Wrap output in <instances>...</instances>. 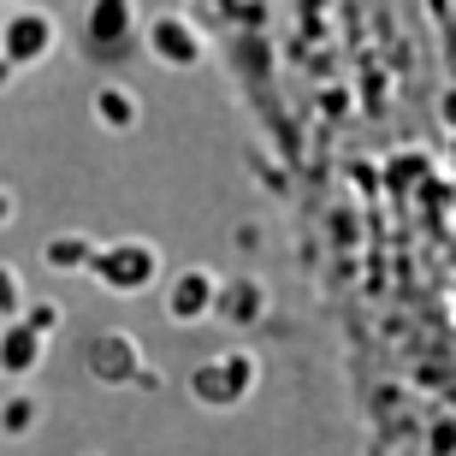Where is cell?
<instances>
[{
    "label": "cell",
    "mask_w": 456,
    "mask_h": 456,
    "mask_svg": "<svg viewBox=\"0 0 456 456\" xmlns=\"http://www.w3.org/2000/svg\"><path fill=\"white\" fill-rule=\"evenodd\" d=\"M89 279L118 297H136V290H149L160 279V249H154L149 237H125V243H102L95 261H89Z\"/></svg>",
    "instance_id": "1"
},
{
    "label": "cell",
    "mask_w": 456,
    "mask_h": 456,
    "mask_svg": "<svg viewBox=\"0 0 456 456\" xmlns=\"http://www.w3.org/2000/svg\"><path fill=\"white\" fill-rule=\"evenodd\" d=\"M190 391H196V403H202V409H237L255 391V355L249 350H225V355L196 362Z\"/></svg>",
    "instance_id": "2"
},
{
    "label": "cell",
    "mask_w": 456,
    "mask_h": 456,
    "mask_svg": "<svg viewBox=\"0 0 456 456\" xmlns=\"http://www.w3.org/2000/svg\"><path fill=\"white\" fill-rule=\"evenodd\" d=\"M53 18L48 12H12L6 24H0V60L6 66H36V60H48L53 53Z\"/></svg>",
    "instance_id": "3"
},
{
    "label": "cell",
    "mask_w": 456,
    "mask_h": 456,
    "mask_svg": "<svg viewBox=\"0 0 456 456\" xmlns=\"http://www.w3.org/2000/svg\"><path fill=\"white\" fill-rule=\"evenodd\" d=\"M214 285H220L214 267H178L167 285V321H178V326L208 321L214 314Z\"/></svg>",
    "instance_id": "4"
},
{
    "label": "cell",
    "mask_w": 456,
    "mask_h": 456,
    "mask_svg": "<svg viewBox=\"0 0 456 456\" xmlns=\"http://www.w3.org/2000/svg\"><path fill=\"white\" fill-rule=\"evenodd\" d=\"M214 314L232 326H255L261 314H267V285L261 279H249V273H237V279H220L214 285Z\"/></svg>",
    "instance_id": "5"
},
{
    "label": "cell",
    "mask_w": 456,
    "mask_h": 456,
    "mask_svg": "<svg viewBox=\"0 0 456 456\" xmlns=\"http://www.w3.org/2000/svg\"><path fill=\"white\" fill-rule=\"evenodd\" d=\"M42 355H48V338H42V332H30L24 321H0V373L24 379V373L42 368Z\"/></svg>",
    "instance_id": "6"
},
{
    "label": "cell",
    "mask_w": 456,
    "mask_h": 456,
    "mask_svg": "<svg viewBox=\"0 0 456 456\" xmlns=\"http://www.w3.org/2000/svg\"><path fill=\"white\" fill-rule=\"evenodd\" d=\"M149 48H154L160 66H196V60H202V36L190 30L184 18H154Z\"/></svg>",
    "instance_id": "7"
},
{
    "label": "cell",
    "mask_w": 456,
    "mask_h": 456,
    "mask_svg": "<svg viewBox=\"0 0 456 456\" xmlns=\"http://www.w3.org/2000/svg\"><path fill=\"white\" fill-rule=\"evenodd\" d=\"M89 355H95V379H107V386H125L136 373V362H142L131 332H102V338L89 344Z\"/></svg>",
    "instance_id": "8"
},
{
    "label": "cell",
    "mask_w": 456,
    "mask_h": 456,
    "mask_svg": "<svg viewBox=\"0 0 456 456\" xmlns=\"http://www.w3.org/2000/svg\"><path fill=\"white\" fill-rule=\"evenodd\" d=\"M95 237H84V232H60V237H48V249H42V261H48L53 273H89V261H95Z\"/></svg>",
    "instance_id": "9"
},
{
    "label": "cell",
    "mask_w": 456,
    "mask_h": 456,
    "mask_svg": "<svg viewBox=\"0 0 456 456\" xmlns=\"http://www.w3.org/2000/svg\"><path fill=\"white\" fill-rule=\"evenodd\" d=\"M95 118H102L107 131H136V118H142V102H136L131 89H118V84H102L95 89Z\"/></svg>",
    "instance_id": "10"
},
{
    "label": "cell",
    "mask_w": 456,
    "mask_h": 456,
    "mask_svg": "<svg viewBox=\"0 0 456 456\" xmlns=\"http://www.w3.org/2000/svg\"><path fill=\"white\" fill-rule=\"evenodd\" d=\"M36 421H42V397H36V391H12V397L0 403V433H6V439H24Z\"/></svg>",
    "instance_id": "11"
},
{
    "label": "cell",
    "mask_w": 456,
    "mask_h": 456,
    "mask_svg": "<svg viewBox=\"0 0 456 456\" xmlns=\"http://www.w3.org/2000/svg\"><path fill=\"white\" fill-rule=\"evenodd\" d=\"M24 303H30V297H24V285H18V267H12V261H0V321H18Z\"/></svg>",
    "instance_id": "12"
},
{
    "label": "cell",
    "mask_w": 456,
    "mask_h": 456,
    "mask_svg": "<svg viewBox=\"0 0 456 456\" xmlns=\"http://www.w3.org/2000/svg\"><path fill=\"white\" fill-rule=\"evenodd\" d=\"M18 321L30 326V332H42V338H53V332H60V308H53V303H24Z\"/></svg>",
    "instance_id": "13"
},
{
    "label": "cell",
    "mask_w": 456,
    "mask_h": 456,
    "mask_svg": "<svg viewBox=\"0 0 456 456\" xmlns=\"http://www.w3.org/2000/svg\"><path fill=\"white\" fill-rule=\"evenodd\" d=\"M12 214H18V196H12V190H0V225H12Z\"/></svg>",
    "instance_id": "14"
},
{
    "label": "cell",
    "mask_w": 456,
    "mask_h": 456,
    "mask_svg": "<svg viewBox=\"0 0 456 456\" xmlns=\"http://www.w3.org/2000/svg\"><path fill=\"white\" fill-rule=\"evenodd\" d=\"M6 84H12V66H6V60H0V89H6Z\"/></svg>",
    "instance_id": "15"
}]
</instances>
